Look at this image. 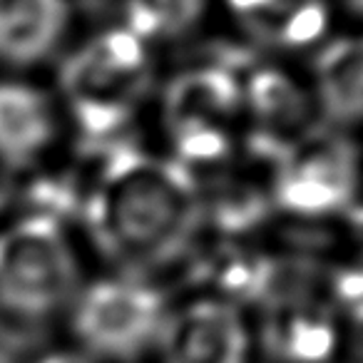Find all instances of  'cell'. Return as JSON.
<instances>
[{
  "mask_svg": "<svg viewBox=\"0 0 363 363\" xmlns=\"http://www.w3.org/2000/svg\"><path fill=\"white\" fill-rule=\"evenodd\" d=\"M172 303L155 281L135 272L82 281L67 308L75 348L97 363H140L160 348Z\"/></svg>",
  "mask_w": 363,
  "mask_h": 363,
  "instance_id": "cell-1",
  "label": "cell"
},
{
  "mask_svg": "<svg viewBox=\"0 0 363 363\" xmlns=\"http://www.w3.org/2000/svg\"><path fill=\"white\" fill-rule=\"evenodd\" d=\"M82 281L75 244L55 219L0 227V313L23 323L55 318L67 313Z\"/></svg>",
  "mask_w": 363,
  "mask_h": 363,
  "instance_id": "cell-2",
  "label": "cell"
},
{
  "mask_svg": "<svg viewBox=\"0 0 363 363\" xmlns=\"http://www.w3.org/2000/svg\"><path fill=\"white\" fill-rule=\"evenodd\" d=\"M150 57L152 48L120 26L92 38L67 65L65 105L97 112V127L117 125L145 95Z\"/></svg>",
  "mask_w": 363,
  "mask_h": 363,
  "instance_id": "cell-3",
  "label": "cell"
},
{
  "mask_svg": "<svg viewBox=\"0 0 363 363\" xmlns=\"http://www.w3.org/2000/svg\"><path fill=\"white\" fill-rule=\"evenodd\" d=\"M155 356L160 363H254L257 331L242 306L202 294L172 306Z\"/></svg>",
  "mask_w": 363,
  "mask_h": 363,
  "instance_id": "cell-4",
  "label": "cell"
},
{
  "mask_svg": "<svg viewBox=\"0 0 363 363\" xmlns=\"http://www.w3.org/2000/svg\"><path fill=\"white\" fill-rule=\"evenodd\" d=\"M187 207V192L179 184L157 174H137L110 197V234L130 257H157L179 242Z\"/></svg>",
  "mask_w": 363,
  "mask_h": 363,
  "instance_id": "cell-5",
  "label": "cell"
},
{
  "mask_svg": "<svg viewBox=\"0 0 363 363\" xmlns=\"http://www.w3.org/2000/svg\"><path fill=\"white\" fill-rule=\"evenodd\" d=\"M65 127V110L50 90L26 75L0 77V167H38L52 150Z\"/></svg>",
  "mask_w": 363,
  "mask_h": 363,
  "instance_id": "cell-6",
  "label": "cell"
},
{
  "mask_svg": "<svg viewBox=\"0 0 363 363\" xmlns=\"http://www.w3.org/2000/svg\"><path fill=\"white\" fill-rule=\"evenodd\" d=\"M72 23V0H0V70L28 75L52 62Z\"/></svg>",
  "mask_w": 363,
  "mask_h": 363,
  "instance_id": "cell-7",
  "label": "cell"
},
{
  "mask_svg": "<svg viewBox=\"0 0 363 363\" xmlns=\"http://www.w3.org/2000/svg\"><path fill=\"white\" fill-rule=\"evenodd\" d=\"M257 331V351L274 363H336L343 326L328 303L291 301L267 311Z\"/></svg>",
  "mask_w": 363,
  "mask_h": 363,
  "instance_id": "cell-8",
  "label": "cell"
},
{
  "mask_svg": "<svg viewBox=\"0 0 363 363\" xmlns=\"http://www.w3.org/2000/svg\"><path fill=\"white\" fill-rule=\"evenodd\" d=\"M232 21L272 50H298L326 40L336 21L328 0H222Z\"/></svg>",
  "mask_w": 363,
  "mask_h": 363,
  "instance_id": "cell-9",
  "label": "cell"
},
{
  "mask_svg": "<svg viewBox=\"0 0 363 363\" xmlns=\"http://www.w3.org/2000/svg\"><path fill=\"white\" fill-rule=\"evenodd\" d=\"M318 50L311 85L316 110L343 125L363 122V30Z\"/></svg>",
  "mask_w": 363,
  "mask_h": 363,
  "instance_id": "cell-10",
  "label": "cell"
},
{
  "mask_svg": "<svg viewBox=\"0 0 363 363\" xmlns=\"http://www.w3.org/2000/svg\"><path fill=\"white\" fill-rule=\"evenodd\" d=\"M120 23L145 45L160 48L179 43L199 30L212 0H117Z\"/></svg>",
  "mask_w": 363,
  "mask_h": 363,
  "instance_id": "cell-11",
  "label": "cell"
},
{
  "mask_svg": "<svg viewBox=\"0 0 363 363\" xmlns=\"http://www.w3.org/2000/svg\"><path fill=\"white\" fill-rule=\"evenodd\" d=\"M333 18H343L356 30H363V0H328Z\"/></svg>",
  "mask_w": 363,
  "mask_h": 363,
  "instance_id": "cell-12",
  "label": "cell"
},
{
  "mask_svg": "<svg viewBox=\"0 0 363 363\" xmlns=\"http://www.w3.org/2000/svg\"><path fill=\"white\" fill-rule=\"evenodd\" d=\"M30 363H97V361L87 356V353H82L80 348L67 346V348H55V351L40 353V356L33 358Z\"/></svg>",
  "mask_w": 363,
  "mask_h": 363,
  "instance_id": "cell-13",
  "label": "cell"
},
{
  "mask_svg": "<svg viewBox=\"0 0 363 363\" xmlns=\"http://www.w3.org/2000/svg\"><path fill=\"white\" fill-rule=\"evenodd\" d=\"M336 363H363V361H336Z\"/></svg>",
  "mask_w": 363,
  "mask_h": 363,
  "instance_id": "cell-14",
  "label": "cell"
}]
</instances>
